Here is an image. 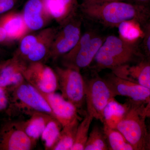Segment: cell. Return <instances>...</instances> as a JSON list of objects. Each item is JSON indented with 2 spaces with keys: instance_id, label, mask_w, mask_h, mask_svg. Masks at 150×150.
Wrapping results in <instances>:
<instances>
[{
  "instance_id": "cell-1",
  "label": "cell",
  "mask_w": 150,
  "mask_h": 150,
  "mask_svg": "<svg viewBox=\"0 0 150 150\" xmlns=\"http://www.w3.org/2000/svg\"><path fill=\"white\" fill-rule=\"evenodd\" d=\"M79 9L83 17L109 27H117L129 21H137L143 26L150 16V10L144 5L123 1L86 0Z\"/></svg>"
},
{
  "instance_id": "cell-2",
  "label": "cell",
  "mask_w": 150,
  "mask_h": 150,
  "mask_svg": "<svg viewBox=\"0 0 150 150\" xmlns=\"http://www.w3.org/2000/svg\"><path fill=\"white\" fill-rule=\"evenodd\" d=\"M146 58L139 48L138 43H129L119 36L110 35L105 38L89 68L98 73L109 69L115 74Z\"/></svg>"
},
{
  "instance_id": "cell-3",
  "label": "cell",
  "mask_w": 150,
  "mask_h": 150,
  "mask_svg": "<svg viewBox=\"0 0 150 150\" xmlns=\"http://www.w3.org/2000/svg\"><path fill=\"white\" fill-rule=\"evenodd\" d=\"M124 104L125 113L116 129L134 150H150V135L146 120L150 116V102L129 98Z\"/></svg>"
},
{
  "instance_id": "cell-4",
  "label": "cell",
  "mask_w": 150,
  "mask_h": 150,
  "mask_svg": "<svg viewBox=\"0 0 150 150\" xmlns=\"http://www.w3.org/2000/svg\"><path fill=\"white\" fill-rule=\"evenodd\" d=\"M7 90L9 92V105L7 110L10 115L14 117L24 114L29 117L34 112H40L54 116L42 95L26 81Z\"/></svg>"
},
{
  "instance_id": "cell-5",
  "label": "cell",
  "mask_w": 150,
  "mask_h": 150,
  "mask_svg": "<svg viewBox=\"0 0 150 150\" xmlns=\"http://www.w3.org/2000/svg\"><path fill=\"white\" fill-rule=\"evenodd\" d=\"M105 38L89 30L82 34L74 48L61 57L63 67L81 71L89 68Z\"/></svg>"
},
{
  "instance_id": "cell-6",
  "label": "cell",
  "mask_w": 150,
  "mask_h": 150,
  "mask_svg": "<svg viewBox=\"0 0 150 150\" xmlns=\"http://www.w3.org/2000/svg\"><path fill=\"white\" fill-rule=\"evenodd\" d=\"M92 72L93 74L91 77L84 78L87 112L94 118L103 123L105 108L109 102L115 99V97L104 78L101 77L98 73Z\"/></svg>"
},
{
  "instance_id": "cell-7",
  "label": "cell",
  "mask_w": 150,
  "mask_h": 150,
  "mask_svg": "<svg viewBox=\"0 0 150 150\" xmlns=\"http://www.w3.org/2000/svg\"><path fill=\"white\" fill-rule=\"evenodd\" d=\"M54 71L62 96L80 111L85 103V83L80 71L63 67H56Z\"/></svg>"
},
{
  "instance_id": "cell-8",
  "label": "cell",
  "mask_w": 150,
  "mask_h": 150,
  "mask_svg": "<svg viewBox=\"0 0 150 150\" xmlns=\"http://www.w3.org/2000/svg\"><path fill=\"white\" fill-rule=\"evenodd\" d=\"M77 14L61 25L51 46L49 59L56 61L71 51L81 35L82 20Z\"/></svg>"
},
{
  "instance_id": "cell-9",
  "label": "cell",
  "mask_w": 150,
  "mask_h": 150,
  "mask_svg": "<svg viewBox=\"0 0 150 150\" xmlns=\"http://www.w3.org/2000/svg\"><path fill=\"white\" fill-rule=\"evenodd\" d=\"M23 74L25 81L42 92L50 93L59 89L55 71L44 62H35L27 65Z\"/></svg>"
},
{
  "instance_id": "cell-10",
  "label": "cell",
  "mask_w": 150,
  "mask_h": 150,
  "mask_svg": "<svg viewBox=\"0 0 150 150\" xmlns=\"http://www.w3.org/2000/svg\"><path fill=\"white\" fill-rule=\"evenodd\" d=\"M103 78L115 97L126 96L134 100L150 102V89L119 77L112 73Z\"/></svg>"
},
{
  "instance_id": "cell-11",
  "label": "cell",
  "mask_w": 150,
  "mask_h": 150,
  "mask_svg": "<svg viewBox=\"0 0 150 150\" xmlns=\"http://www.w3.org/2000/svg\"><path fill=\"white\" fill-rule=\"evenodd\" d=\"M46 100L53 115L64 127L71 123L76 118L81 120L76 107L65 99L62 94L55 92L45 93L38 90Z\"/></svg>"
},
{
  "instance_id": "cell-12",
  "label": "cell",
  "mask_w": 150,
  "mask_h": 150,
  "mask_svg": "<svg viewBox=\"0 0 150 150\" xmlns=\"http://www.w3.org/2000/svg\"><path fill=\"white\" fill-rule=\"evenodd\" d=\"M3 134L1 148L8 150H30L36 144L16 126L14 121L10 122Z\"/></svg>"
},
{
  "instance_id": "cell-13",
  "label": "cell",
  "mask_w": 150,
  "mask_h": 150,
  "mask_svg": "<svg viewBox=\"0 0 150 150\" xmlns=\"http://www.w3.org/2000/svg\"><path fill=\"white\" fill-rule=\"evenodd\" d=\"M58 30L54 28L42 29L32 51L24 61L26 65L35 62H44L49 59L50 50Z\"/></svg>"
},
{
  "instance_id": "cell-14",
  "label": "cell",
  "mask_w": 150,
  "mask_h": 150,
  "mask_svg": "<svg viewBox=\"0 0 150 150\" xmlns=\"http://www.w3.org/2000/svg\"><path fill=\"white\" fill-rule=\"evenodd\" d=\"M22 14L29 31L42 29L51 19L40 0H29Z\"/></svg>"
},
{
  "instance_id": "cell-15",
  "label": "cell",
  "mask_w": 150,
  "mask_h": 150,
  "mask_svg": "<svg viewBox=\"0 0 150 150\" xmlns=\"http://www.w3.org/2000/svg\"><path fill=\"white\" fill-rule=\"evenodd\" d=\"M26 66L14 56L8 60L0 73V86L8 90L25 81L23 73Z\"/></svg>"
},
{
  "instance_id": "cell-16",
  "label": "cell",
  "mask_w": 150,
  "mask_h": 150,
  "mask_svg": "<svg viewBox=\"0 0 150 150\" xmlns=\"http://www.w3.org/2000/svg\"><path fill=\"white\" fill-rule=\"evenodd\" d=\"M44 6L51 19L60 25L78 14L74 0H46Z\"/></svg>"
},
{
  "instance_id": "cell-17",
  "label": "cell",
  "mask_w": 150,
  "mask_h": 150,
  "mask_svg": "<svg viewBox=\"0 0 150 150\" xmlns=\"http://www.w3.org/2000/svg\"><path fill=\"white\" fill-rule=\"evenodd\" d=\"M0 27L2 28L8 40L21 39L29 31L22 14L10 13L0 18Z\"/></svg>"
},
{
  "instance_id": "cell-18",
  "label": "cell",
  "mask_w": 150,
  "mask_h": 150,
  "mask_svg": "<svg viewBox=\"0 0 150 150\" xmlns=\"http://www.w3.org/2000/svg\"><path fill=\"white\" fill-rule=\"evenodd\" d=\"M52 117L54 116L46 113L35 112L30 116L27 120L14 121L17 126L37 144L46 124Z\"/></svg>"
},
{
  "instance_id": "cell-19",
  "label": "cell",
  "mask_w": 150,
  "mask_h": 150,
  "mask_svg": "<svg viewBox=\"0 0 150 150\" xmlns=\"http://www.w3.org/2000/svg\"><path fill=\"white\" fill-rule=\"evenodd\" d=\"M117 76L137 83L150 89V58L124 68Z\"/></svg>"
},
{
  "instance_id": "cell-20",
  "label": "cell",
  "mask_w": 150,
  "mask_h": 150,
  "mask_svg": "<svg viewBox=\"0 0 150 150\" xmlns=\"http://www.w3.org/2000/svg\"><path fill=\"white\" fill-rule=\"evenodd\" d=\"M81 121L76 118L62 128L58 141L52 150H71L74 145L78 126Z\"/></svg>"
},
{
  "instance_id": "cell-21",
  "label": "cell",
  "mask_w": 150,
  "mask_h": 150,
  "mask_svg": "<svg viewBox=\"0 0 150 150\" xmlns=\"http://www.w3.org/2000/svg\"><path fill=\"white\" fill-rule=\"evenodd\" d=\"M141 25L134 21L123 22L118 25L119 37L129 43H138L144 35Z\"/></svg>"
},
{
  "instance_id": "cell-22",
  "label": "cell",
  "mask_w": 150,
  "mask_h": 150,
  "mask_svg": "<svg viewBox=\"0 0 150 150\" xmlns=\"http://www.w3.org/2000/svg\"><path fill=\"white\" fill-rule=\"evenodd\" d=\"M62 128L61 123L54 117L48 121L40 138L45 150L53 149L58 141Z\"/></svg>"
},
{
  "instance_id": "cell-23",
  "label": "cell",
  "mask_w": 150,
  "mask_h": 150,
  "mask_svg": "<svg viewBox=\"0 0 150 150\" xmlns=\"http://www.w3.org/2000/svg\"><path fill=\"white\" fill-rule=\"evenodd\" d=\"M103 131L109 150H134L123 134L116 129H112L103 123Z\"/></svg>"
},
{
  "instance_id": "cell-24",
  "label": "cell",
  "mask_w": 150,
  "mask_h": 150,
  "mask_svg": "<svg viewBox=\"0 0 150 150\" xmlns=\"http://www.w3.org/2000/svg\"><path fill=\"white\" fill-rule=\"evenodd\" d=\"M125 112L124 103L120 104L115 99L111 100L105 108L103 113L104 121L103 123H105L110 128L116 129Z\"/></svg>"
},
{
  "instance_id": "cell-25",
  "label": "cell",
  "mask_w": 150,
  "mask_h": 150,
  "mask_svg": "<svg viewBox=\"0 0 150 150\" xmlns=\"http://www.w3.org/2000/svg\"><path fill=\"white\" fill-rule=\"evenodd\" d=\"M109 150L103 129L94 126L89 134L84 150Z\"/></svg>"
},
{
  "instance_id": "cell-26",
  "label": "cell",
  "mask_w": 150,
  "mask_h": 150,
  "mask_svg": "<svg viewBox=\"0 0 150 150\" xmlns=\"http://www.w3.org/2000/svg\"><path fill=\"white\" fill-rule=\"evenodd\" d=\"M93 119L91 115L86 112L84 118L78 126L74 143L71 150H84L88 138L90 127Z\"/></svg>"
},
{
  "instance_id": "cell-27",
  "label": "cell",
  "mask_w": 150,
  "mask_h": 150,
  "mask_svg": "<svg viewBox=\"0 0 150 150\" xmlns=\"http://www.w3.org/2000/svg\"><path fill=\"white\" fill-rule=\"evenodd\" d=\"M38 37V33L25 35L21 38L18 49L13 56L25 64V60L32 51Z\"/></svg>"
},
{
  "instance_id": "cell-28",
  "label": "cell",
  "mask_w": 150,
  "mask_h": 150,
  "mask_svg": "<svg viewBox=\"0 0 150 150\" xmlns=\"http://www.w3.org/2000/svg\"><path fill=\"white\" fill-rule=\"evenodd\" d=\"M144 35L142 38V47L144 54L147 58H150V24L148 22L143 26Z\"/></svg>"
},
{
  "instance_id": "cell-29",
  "label": "cell",
  "mask_w": 150,
  "mask_h": 150,
  "mask_svg": "<svg viewBox=\"0 0 150 150\" xmlns=\"http://www.w3.org/2000/svg\"><path fill=\"white\" fill-rule=\"evenodd\" d=\"M9 105V97L8 91L0 86V111L8 110Z\"/></svg>"
},
{
  "instance_id": "cell-30",
  "label": "cell",
  "mask_w": 150,
  "mask_h": 150,
  "mask_svg": "<svg viewBox=\"0 0 150 150\" xmlns=\"http://www.w3.org/2000/svg\"><path fill=\"white\" fill-rule=\"evenodd\" d=\"M14 6V0H0V14L10 10Z\"/></svg>"
},
{
  "instance_id": "cell-31",
  "label": "cell",
  "mask_w": 150,
  "mask_h": 150,
  "mask_svg": "<svg viewBox=\"0 0 150 150\" xmlns=\"http://www.w3.org/2000/svg\"><path fill=\"white\" fill-rule=\"evenodd\" d=\"M6 40H8L6 32L2 28L0 27V42H4Z\"/></svg>"
},
{
  "instance_id": "cell-32",
  "label": "cell",
  "mask_w": 150,
  "mask_h": 150,
  "mask_svg": "<svg viewBox=\"0 0 150 150\" xmlns=\"http://www.w3.org/2000/svg\"><path fill=\"white\" fill-rule=\"evenodd\" d=\"M8 61L6 62H3V63H0V73H1V71L3 69V68L4 67L6 66V64L7 63Z\"/></svg>"
},
{
  "instance_id": "cell-33",
  "label": "cell",
  "mask_w": 150,
  "mask_h": 150,
  "mask_svg": "<svg viewBox=\"0 0 150 150\" xmlns=\"http://www.w3.org/2000/svg\"><path fill=\"white\" fill-rule=\"evenodd\" d=\"M133 1L141 3V4H143V3H148V2L150 0H133Z\"/></svg>"
},
{
  "instance_id": "cell-34",
  "label": "cell",
  "mask_w": 150,
  "mask_h": 150,
  "mask_svg": "<svg viewBox=\"0 0 150 150\" xmlns=\"http://www.w3.org/2000/svg\"><path fill=\"white\" fill-rule=\"evenodd\" d=\"M86 1V0H83ZM99 1H124L125 0H99Z\"/></svg>"
}]
</instances>
